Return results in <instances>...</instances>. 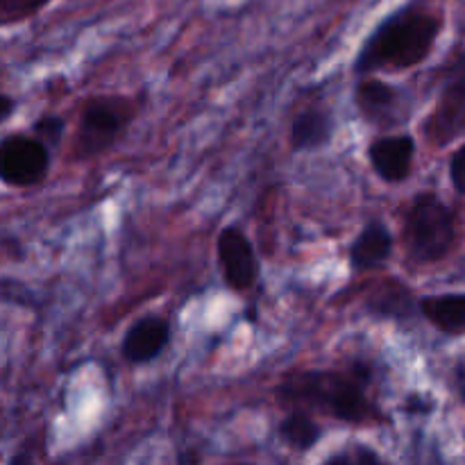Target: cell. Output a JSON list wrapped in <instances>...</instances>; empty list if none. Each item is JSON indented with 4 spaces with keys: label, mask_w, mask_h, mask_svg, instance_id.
<instances>
[{
    "label": "cell",
    "mask_w": 465,
    "mask_h": 465,
    "mask_svg": "<svg viewBox=\"0 0 465 465\" xmlns=\"http://www.w3.org/2000/svg\"><path fill=\"white\" fill-rule=\"evenodd\" d=\"M439 16L416 7H404L386 16L371 32L354 59V75L377 71H409L425 62L440 35Z\"/></svg>",
    "instance_id": "obj_2"
},
{
    "label": "cell",
    "mask_w": 465,
    "mask_h": 465,
    "mask_svg": "<svg viewBox=\"0 0 465 465\" xmlns=\"http://www.w3.org/2000/svg\"><path fill=\"white\" fill-rule=\"evenodd\" d=\"M465 116V53L448 68L439 109L431 118V134L445 143L461 130Z\"/></svg>",
    "instance_id": "obj_9"
},
{
    "label": "cell",
    "mask_w": 465,
    "mask_h": 465,
    "mask_svg": "<svg viewBox=\"0 0 465 465\" xmlns=\"http://www.w3.org/2000/svg\"><path fill=\"white\" fill-rule=\"evenodd\" d=\"M418 312L443 334H465V293L425 295L418 300Z\"/></svg>",
    "instance_id": "obj_14"
},
{
    "label": "cell",
    "mask_w": 465,
    "mask_h": 465,
    "mask_svg": "<svg viewBox=\"0 0 465 465\" xmlns=\"http://www.w3.org/2000/svg\"><path fill=\"white\" fill-rule=\"evenodd\" d=\"M136 116V103L125 95H94L82 107L77 118L75 145L77 159H94L107 153L127 132Z\"/></svg>",
    "instance_id": "obj_4"
},
{
    "label": "cell",
    "mask_w": 465,
    "mask_h": 465,
    "mask_svg": "<svg viewBox=\"0 0 465 465\" xmlns=\"http://www.w3.org/2000/svg\"><path fill=\"white\" fill-rule=\"evenodd\" d=\"M171 343V322L159 313L141 316L123 334L121 357L132 366H145L163 354Z\"/></svg>",
    "instance_id": "obj_7"
},
{
    "label": "cell",
    "mask_w": 465,
    "mask_h": 465,
    "mask_svg": "<svg viewBox=\"0 0 465 465\" xmlns=\"http://www.w3.org/2000/svg\"><path fill=\"white\" fill-rule=\"evenodd\" d=\"M50 171V148L35 134H9L0 141V182L27 189L45 180Z\"/></svg>",
    "instance_id": "obj_5"
},
{
    "label": "cell",
    "mask_w": 465,
    "mask_h": 465,
    "mask_svg": "<svg viewBox=\"0 0 465 465\" xmlns=\"http://www.w3.org/2000/svg\"><path fill=\"white\" fill-rule=\"evenodd\" d=\"M395 239L393 232L389 230L381 218H372L363 225L357 239L350 243L348 262L352 272H368L381 268L391 257H393Z\"/></svg>",
    "instance_id": "obj_10"
},
{
    "label": "cell",
    "mask_w": 465,
    "mask_h": 465,
    "mask_svg": "<svg viewBox=\"0 0 465 465\" xmlns=\"http://www.w3.org/2000/svg\"><path fill=\"white\" fill-rule=\"evenodd\" d=\"M336 123L327 109H302L295 114L293 123H291L289 143L293 153H313L325 145L331 143L334 139Z\"/></svg>",
    "instance_id": "obj_12"
},
{
    "label": "cell",
    "mask_w": 465,
    "mask_h": 465,
    "mask_svg": "<svg viewBox=\"0 0 465 465\" xmlns=\"http://www.w3.org/2000/svg\"><path fill=\"white\" fill-rule=\"evenodd\" d=\"M457 241L454 212L431 191L418 193L404 213V245L416 263H436Z\"/></svg>",
    "instance_id": "obj_3"
},
{
    "label": "cell",
    "mask_w": 465,
    "mask_h": 465,
    "mask_svg": "<svg viewBox=\"0 0 465 465\" xmlns=\"http://www.w3.org/2000/svg\"><path fill=\"white\" fill-rule=\"evenodd\" d=\"M14 109H16V100L0 94V123L7 121V118L14 114Z\"/></svg>",
    "instance_id": "obj_20"
},
{
    "label": "cell",
    "mask_w": 465,
    "mask_h": 465,
    "mask_svg": "<svg viewBox=\"0 0 465 465\" xmlns=\"http://www.w3.org/2000/svg\"><path fill=\"white\" fill-rule=\"evenodd\" d=\"M380 463L381 457L377 452H372V450L363 448V445H359V448H354L352 454H336V457L330 459V463Z\"/></svg>",
    "instance_id": "obj_19"
},
{
    "label": "cell",
    "mask_w": 465,
    "mask_h": 465,
    "mask_svg": "<svg viewBox=\"0 0 465 465\" xmlns=\"http://www.w3.org/2000/svg\"><path fill=\"white\" fill-rule=\"evenodd\" d=\"M280 439L295 452H309L321 443L322 427L309 411L289 409L284 420L280 422Z\"/></svg>",
    "instance_id": "obj_15"
},
{
    "label": "cell",
    "mask_w": 465,
    "mask_h": 465,
    "mask_svg": "<svg viewBox=\"0 0 465 465\" xmlns=\"http://www.w3.org/2000/svg\"><path fill=\"white\" fill-rule=\"evenodd\" d=\"M216 257L221 263L223 280L232 291L243 293L257 284L262 272L257 250L241 227H223L216 239Z\"/></svg>",
    "instance_id": "obj_6"
},
{
    "label": "cell",
    "mask_w": 465,
    "mask_h": 465,
    "mask_svg": "<svg viewBox=\"0 0 465 465\" xmlns=\"http://www.w3.org/2000/svg\"><path fill=\"white\" fill-rule=\"evenodd\" d=\"M372 368L352 363L350 371H295L286 372L275 389L284 409L322 413L345 425H371L380 420V407L371 400Z\"/></svg>",
    "instance_id": "obj_1"
},
{
    "label": "cell",
    "mask_w": 465,
    "mask_h": 465,
    "mask_svg": "<svg viewBox=\"0 0 465 465\" xmlns=\"http://www.w3.org/2000/svg\"><path fill=\"white\" fill-rule=\"evenodd\" d=\"M416 157V139L411 134L380 136L368 145V162L375 175L386 184L409 180Z\"/></svg>",
    "instance_id": "obj_8"
},
{
    "label": "cell",
    "mask_w": 465,
    "mask_h": 465,
    "mask_svg": "<svg viewBox=\"0 0 465 465\" xmlns=\"http://www.w3.org/2000/svg\"><path fill=\"white\" fill-rule=\"evenodd\" d=\"M50 3L53 0H0V25L25 21Z\"/></svg>",
    "instance_id": "obj_16"
},
{
    "label": "cell",
    "mask_w": 465,
    "mask_h": 465,
    "mask_svg": "<svg viewBox=\"0 0 465 465\" xmlns=\"http://www.w3.org/2000/svg\"><path fill=\"white\" fill-rule=\"evenodd\" d=\"M363 309L375 318L409 321L418 312V300L402 280L386 277V280L371 282V289L363 295Z\"/></svg>",
    "instance_id": "obj_11"
},
{
    "label": "cell",
    "mask_w": 465,
    "mask_h": 465,
    "mask_svg": "<svg viewBox=\"0 0 465 465\" xmlns=\"http://www.w3.org/2000/svg\"><path fill=\"white\" fill-rule=\"evenodd\" d=\"M450 180H452L454 191L465 198V143L450 159Z\"/></svg>",
    "instance_id": "obj_18"
},
{
    "label": "cell",
    "mask_w": 465,
    "mask_h": 465,
    "mask_svg": "<svg viewBox=\"0 0 465 465\" xmlns=\"http://www.w3.org/2000/svg\"><path fill=\"white\" fill-rule=\"evenodd\" d=\"M354 104L366 123H393L400 107V91L384 80H361L354 89Z\"/></svg>",
    "instance_id": "obj_13"
},
{
    "label": "cell",
    "mask_w": 465,
    "mask_h": 465,
    "mask_svg": "<svg viewBox=\"0 0 465 465\" xmlns=\"http://www.w3.org/2000/svg\"><path fill=\"white\" fill-rule=\"evenodd\" d=\"M66 132V121L59 116H41L35 123V136L44 141L48 148H57Z\"/></svg>",
    "instance_id": "obj_17"
}]
</instances>
